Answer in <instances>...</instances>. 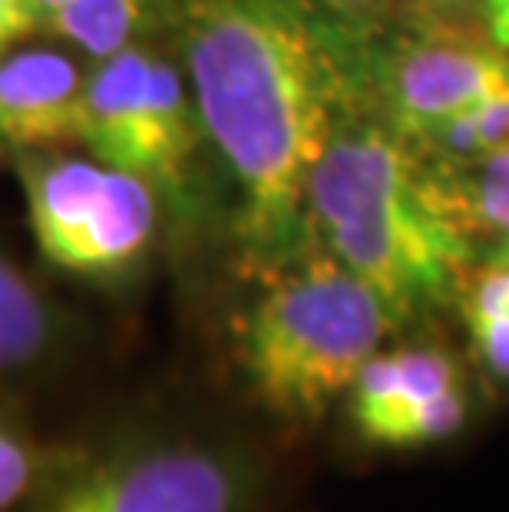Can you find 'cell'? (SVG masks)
<instances>
[{"label": "cell", "mask_w": 509, "mask_h": 512, "mask_svg": "<svg viewBox=\"0 0 509 512\" xmlns=\"http://www.w3.org/2000/svg\"><path fill=\"white\" fill-rule=\"evenodd\" d=\"M172 20L202 136L238 192V248L268 278L314 252L308 182L348 76L308 0H176Z\"/></svg>", "instance_id": "cell-1"}, {"label": "cell", "mask_w": 509, "mask_h": 512, "mask_svg": "<svg viewBox=\"0 0 509 512\" xmlns=\"http://www.w3.org/2000/svg\"><path fill=\"white\" fill-rule=\"evenodd\" d=\"M321 14L341 20L344 27L351 24H367L384 14H391L394 7H404V0H311Z\"/></svg>", "instance_id": "cell-17"}, {"label": "cell", "mask_w": 509, "mask_h": 512, "mask_svg": "<svg viewBox=\"0 0 509 512\" xmlns=\"http://www.w3.org/2000/svg\"><path fill=\"white\" fill-rule=\"evenodd\" d=\"M50 466L53 463L34 440L0 417V512H17L24 506L50 473Z\"/></svg>", "instance_id": "cell-14"}, {"label": "cell", "mask_w": 509, "mask_h": 512, "mask_svg": "<svg viewBox=\"0 0 509 512\" xmlns=\"http://www.w3.org/2000/svg\"><path fill=\"white\" fill-rule=\"evenodd\" d=\"M457 304L473 357L493 380L509 384V258L476 261Z\"/></svg>", "instance_id": "cell-12"}, {"label": "cell", "mask_w": 509, "mask_h": 512, "mask_svg": "<svg viewBox=\"0 0 509 512\" xmlns=\"http://www.w3.org/2000/svg\"><path fill=\"white\" fill-rule=\"evenodd\" d=\"M397 328L400 318L381 294L314 248L262 278L235 324V364L265 413L311 427L344 403Z\"/></svg>", "instance_id": "cell-3"}, {"label": "cell", "mask_w": 509, "mask_h": 512, "mask_svg": "<svg viewBox=\"0 0 509 512\" xmlns=\"http://www.w3.org/2000/svg\"><path fill=\"white\" fill-rule=\"evenodd\" d=\"M199 139L186 73L146 43H129L86 73L80 143L90 156L133 172L153 189H179Z\"/></svg>", "instance_id": "cell-6"}, {"label": "cell", "mask_w": 509, "mask_h": 512, "mask_svg": "<svg viewBox=\"0 0 509 512\" xmlns=\"http://www.w3.org/2000/svg\"><path fill=\"white\" fill-rule=\"evenodd\" d=\"M40 30L103 60L110 53L139 43L159 0H34Z\"/></svg>", "instance_id": "cell-10"}, {"label": "cell", "mask_w": 509, "mask_h": 512, "mask_svg": "<svg viewBox=\"0 0 509 512\" xmlns=\"http://www.w3.org/2000/svg\"><path fill=\"white\" fill-rule=\"evenodd\" d=\"M457 182L387 119L344 110L308 182L311 248L374 288L400 324L437 311L480 261Z\"/></svg>", "instance_id": "cell-2"}, {"label": "cell", "mask_w": 509, "mask_h": 512, "mask_svg": "<svg viewBox=\"0 0 509 512\" xmlns=\"http://www.w3.org/2000/svg\"><path fill=\"white\" fill-rule=\"evenodd\" d=\"M348 403L354 433L374 450H430L467 427L470 394L457 357L433 344L381 347L357 374Z\"/></svg>", "instance_id": "cell-7"}, {"label": "cell", "mask_w": 509, "mask_h": 512, "mask_svg": "<svg viewBox=\"0 0 509 512\" xmlns=\"http://www.w3.org/2000/svg\"><path fill=\"white\" fill-rule=\"evenodd\" d=\"M262 476L242 453L143 437L60 460L17 512H252Z\"/></svg>", "instance_id": "cell-4"}, {"label": "cell", "mask_w": 509, "mask_h": 512, "mask_svg": "<svg viewBox=\"0 0 509 512\" xmlns=\"http://www.w3.org/2000/svg\"><path fill=\"white\" fill-rule=\"evenodd\" d=\"M60 314L43 291L0 255V374H20L57 351Z\"/></svg>", "instance_id": "cell-11"}, {"label": "cell", "mask_w": 509, "mask_h": 512, "mask_svg": "<svg viewBox=\"0 0 509 512\" xmlns=\"http://www.w3.org/2000/svg\"><path fill=\"white\" fill-rule=\"evenodd\" d=\"M20 185L40 255L67 275L126 278L153 248L156 189L133 172L40 149L20 156Z\"/></svg>", "instance_id": "cell-5"}, {"label": "cell", "mask_w": 509, "mask_h": 512, "mask_svg": "<svg viewBox=\"0 0 509 512\" xmlns=\"http://www.w3.org/2000/svg\"><path fill=\"white\" fill-rule=\"evenodd\" d=\"M463 195L476 235H486L496 258H509V143L463 169Z\"/></svg>", "instance_id": "cell-13"}, {"label": "cell", "mask_w": 509, "mask_h": 512, "mask_svg": "<svg viewBox=\"0 0 509 512\" xmlns=\"http://www.w3.org/2000/svg\"><path fill=\"white\" fill-rule=\"evenodd\" d=\"M86 73L50 47L0 50V156L80 143Z\"/></svg>", "instance_id": "cell-9"}, {"label": "cell", "mask_w": 509, "mask_h": 512, "mask_svg": "<svg viewBox=\"0 0 509 512\" xmlns=\"http://www.w3.org/2000/svg\"><path fill=\"white\" fill-rule=\"evenodd\" d=\"M34 30H40L34 0H0V50L17 47Z\"/></svg>", "instance_id": "cell-16"}, {"label": "cell", "mask_w": 509, "mask_h": 512, "mask_svg": "<svg viewBox=\"0 0 509 512\" xmlns=\"http://www.w3.org/2000/svg\"><path fill=\"white\" fill-rule=\"evenodd\" d=\"M473 20L493 47L509 53V0H476Z\"/></svg>", "instance_id": "cell-18"}, {"label": "cell", "mask_w": 509, "mask_h": 512, "mask_svg": "<svg viewBox=\"0 0 509 512\" xmlns=\"http://www.w3.org/2000/svg\"><path fill=\"white\" fill-rule=\"evenodd\" d=\"M417 27H463L473 20L476 0H404Z\"/></svg>", "instance_id": "cell-15"}, {"label": "cell", "mask_w": 509, "mask_h": 512, "mask_svg": "<svg viewBox=\"0 0 509 512\" xmlns=\"http://www.w3.org/2000/svg\"><path fill=\"white\" fill-rule=\"evenodd\" d=\"M500 96H509V53L463 27H417L381 76L387 123L410 143Z\"/></svg>", "instance_id": "cell-8"}]
</instances>
